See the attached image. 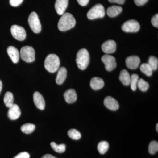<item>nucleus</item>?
Instances as JSON below:
<instances>
[{
	"instance_id": "ddd939ff",
	"label": "nucleus",
	"mask_w": 158,
	"mask_h": 158,
	"mask_svg": "<svg viewBox=\"0 0 158 158\" xmlns=\"http://www.w3.org/2000/svg\"><path fill=\"white\" fill-rule=\"evenodd\" d=\"M9 108L8 116L9 119L11 120H15L19 118L21 114V112L17 105L13 104V105Z\"/></svg>"
},
{
	"instance_id": "c9c22d12",
	"label": "nucleus",
	"mask_w": 158,
	"mask_h": 158,
	"mask_svg": "<svg viewBox=\"0 0 158 158\" xmlns=\"http://www.w3.org/2000/svg\"><path fill=\"white\" fill-rule=\"evenodd\" d=\"M79 5L83 6H85L88 5L89 0H77Z\"/></svg>"
},
{
	"instance_id": "dca6fc26",
	"label": "nucleus",
	"mask_w": 158,
	"mask_h": 158,
	"mask_svg": "<svg viewBox=\"0 0 158 158\" xmlns=\"http://www.w3.org/2000/svg\"><path fill=\"white\" fill-rule=\"evenodd\" d=\"M7 53L14 63H17L19 61L20 54L18 50L14 46H9L7 48Z\"/></svg>"
},
{
	"instance_id": "a878e982",
	"label": "nucleus",
	"mask_w": 158,
	"mask_h": 158,
	"mask_svg": "<svg viewBox=\"0 0 158 158\" xmlns=\"http://www.w3.org/2000/svg\"><path fill=\"white\" fill-rule=\"evenodd\" d=\"M140 69L142 73L147 76L150 77L152 75L153 70L148 63H144L142 64L140 66Z\"/></svg>"
},
{
	"instance_id": "aec40b11",
	"label": "nucleus",
	"mask_w": 158,
	"mask_h": 158,
	"mask_svg": "<svg viewBox=\"0 0 158 158\" xmlns=\"http://www.w3.org/2000/svg\"><path fill=\"white\" fill-rule=\"evenodd\" d=\"M119 80L125 86L130 85L131 76L127 70L123 69L120 72L119 76Z\"/></svg>"
},
{
	"instance_id": "39448f33",
	"label": "nucleus",
	"mask_w": 158,
	"mask_h": 158,
	"mask_svg": "<svg viewBox=\"0 0 158 158\" xmlns=\"http://www.w3.org/2000/svg\"><path fill=\"white\" fill-rule=\"evenodd\" d=\"M105 15V8L101 4H97L93 6L90 9L87 16L89 19H94L98 18H102Z\"/></svg>"
},
{
	"instance_id": "6ab92c4d",
	"label": "nucleus",
	"mask_w": 158,
	"mask_h": 158,
	"mask_svg": "<svg viewBox=\"0 0 158 158\" xmlns=\"http://www.w3.org/2000/svg\"><path fill=\"white\" fill-rule=\"evenodd\" d=\"M67 74V69L65 67H62L59 68L56 78V83L59 85H62L66 78Z\"/></svg>"
},
{
	"instance_id": "1a4fd4ad",
	"label": "nucleus",
	"mask_w": 158,
	"mask_h": 158,
	"mask_svg": "<svg viewBox=\"0 0 158 158\" xmlns=\"http://www.w3.org/2000/svg\"><path fill=\"white\" fill-rule=\"evenodd\" d=\"M102 61L105 65L106 70L111 71L116 67V62L115 57L109 55H105L102 58Z\"/></svg>"
},
{
	"instance_id": "ea45409f",
	"label": "nucleus",
	"mask_w": 158,
	"mask_h": 158,
	"mask_svg": "<svg viewBox=\"0 0 158 158\" xmlns=\"http://www.w3.org/2000/svg\"><path fill=\"white\" fill-rule=\"evenodd\" d=\"M156 130L157 131H158V124H156Z\"/></svg>"
},
{
	"instance_id": "cd10ccee",
	"label": "nucleus",
	"mask_w": 158,
	"mask_h": 158,
	"mask_svg": "<svg viewBox=\"0 0 158 158\" xmlns=\"http://www.w3.org/2000/svg\"><path fill=\"white\" fill-rule=\"evenodd\" d=\"M139 80V76L138 74H133L131 76L130 85H131V90L133 91H135L137 88V84Z\"/></svg>"
},
{
	"instance_id": "f3484780",
	"label": "nucleus",
	"mask_w": 158,
	"mask_h": 158,
	"mask_svg": "<svg viewBox=\"0 0 158 158\" xmlns=\"http://www.w3.org/2000/svg\"><path fill=\"white\" fill-rule=\"evenodd\" d=\"M105 83L103 80L98 77H94L91 79L90 82V86L94 90H99L103 88Z\"/></svg>"
},
{
	"instance_id": "4468645a",
	"label": "nucleus",
	"mask_w": 158,
	"mask_h": 158,
	"mask_svg": "<svg viewBox=\"0 0 158 158\" xmlns=\"http://www.w3.org/2000/svg\"><path fill=\"white\" fill-rule=\"evenodd\" d=\"M104 103L106 107L112 111H116L119 108L118 102L112 97L108 96L106 97Z\"/></svg>"
},
{
	"instance_id": "20e7f679",
	"label": "nucleus",
	"mask_w": 158,
	"mask_h": 158,
	"mask_svg": "<svg viewBox=\"0 0 158 158\" xmlns=\"http://www.w3.org/2000/svg\"><path fill=\"white\" fill-rule=\"evenodd\" d=\"M21 59L26 62H34L35 59V52L32 47L26 46L22 48L20 52Z\"/></svg>"
},
{
	"instance_id": "c85d7f7f",
	"label": "nucleus",
	"mask_w": 158,
	"mask_h": 158,
	"mask_svg": "<svg viewBox=\"0 0 158 158\" xmlns=\"http://www.w3.org/2000/svg\"><path fill=\"white\" fill-rule=\"evenodd\" d=\"M137 87H138L141 91L145 92L148 90L149 85L148 83L147 82L145 81L144 80L140 79L138 80Z\"/></svg>"
},
{
	"instance_id": "7c9ffc66",
	"label": "nucleus",
	"mask_w": 158,
	"mask_h": 158,
	"mask_svg": "<svg viewBox=\"0 0 158 158\" xmlns=\"http://www.w3.org/2000/svg\"><path fill=\"white\" fill-rule=\"evenodd\" d=\"M158 151V143L156 141H152L148 146V152L151 154L154 155Z\"/></svg>"
},
{
	"instance_id": "58836bf2",
	"label": "nucleus",
	"mask_w": 158,
	"mask_h": 158,
	"mask_svg": "<svg viewBox=\"0 0 158 158\" xmlns=\"http://www.w3.org/2000/svg\"><path fill=\"white\" fill-rule=\"evenodd\" d=\"M2 81L0 80V93L2 91Z\"/></svg>"
},
{
	"instance_id": "f03ea898",
	"label": "nucleus",
	"mask_w": 158,
	"mask_h": 158,
	"mask_svg": "<svg viewBox=\"0 0 158 158\" xmlns=\"http://www.w3.org/2000/svg\"><path fill=\"white\" fill-rule=\"evenodd\" d=\"M60 66V60L56 54L48 55L44 61V67L49 72L54 73L59 69Z\"/></svg>"
},
{
	"instance_id": "c756f323",
	"label": "nucleus",
	"mask_w": 158,
	"mask_h": 158,
	"mask_svg": "<svg viewBox=\"0 0 158 158\" xmlns=\"http://www.w3.org/2000/svg\"><path fill=\"white\" fill-rule=\"evenodd\" d=\"M148 65L152 69V70H156L158 69V59L156 57L151 56L148 59Z\"/></svg>"
},
{
	"instance_id": "412c9836",
	"label": "nucleus",
	"mask_w": 158,
	"mask_h": 158,
	"mask_svg": "<svg viewBox=\"0 0 158 158\" xmlns=\"http://www.w3.org/2000/svg\"><path fill=\"white\" fill-rule=\"evenodd\" d=\"M122 10V8L120 6H113L108 8L107 13L109 17H114L120 14Z\"/></svg>"
},
{
	"instance_id": "9b49d317",
	"label": "nucleus",
	"mask_w": 158,
	"mask_h": 158,
	"mask_svg": "<svg viewBox=\"0 0 158 158\" xmlns=\"http://www.w3.org/2000/svg\"><path fill=\"white\" fill-rule=\"evenodd\" d=\"M140 59L138 56H130L126 59V64L127 68L130 69H135L139 66Z\"/></svg>"
},
{
	"instance_id": "72a5a7b5",
	"label": "nucleus",
	"mask_w": 158,
	"mask_h": 158,
	"mask_svg": "<svg viewBox=\"0 0 158 158\" xmlns=\"http://www.w3.org/2000/svg\"><path fill=\"white\" fill-rule=\"evenodd\" d=\"M152 23L153 25L156 27H158V14H156L154 16H153L152 19Z\"/></svg>"
},
{
	"instance_id": "b1692460",
	"label": "nucleus",
	"mask_w": 158,
	"mask_h": 158,
	"mask_svg": "<svg viewBox=\"0 0 158 158\" xmlns=\"http://www.w3.org/2000/svg\"><path fill=\"white\" fill-rule=\"evenodd\" d=\"M109 148V143L106 141L100 142L98 145V150L99 152L101 154H104L107 152Z\"/></svg>"
},
{
	"instance_id": "f704fd0d",
	"label": "nucleus",
	"mask_w": 158,
	"mask_h": 158,
	"mask_svg": "<svg viewBox=\"0 0 158 158\" xmlns=\"http://www.w3.org/2000/svg\"><path fill=\"white\" fill-rule=\"evenodd\" d=\"M135 4L138 6H142L147 3L148 0H134Z\"/></svg>"
},
{
	"instance_id": "2eb2a0df",
	"label": "nucleus",
	"mask_w": 158,
	"mask_h": 158,
	"mask_svg": "<svg viewBox=\"0 0 158 158\" xmlns=\"http://www.w3.org/2000/svg\"><path fill=\"white\" fill-rule=\"evenodd\" d=\"M68 5V0H56L55 9L58 14L62 15L65 13Z\"/></svg>"
},
{
	"instance_id": "6e6552de",
	"label": "nucleus",
	"mask_w": 158,
	"mask_h": 158,
	"mask_svg": "<svg viewBox=\"0 0 158 158\" xmlns=\"http://www.w3.org/2000/svg\"><path fill=\"white\" fill-rule=\"evenodd\" d=\"M140 28L139 23L134 19L127 21L122 26L123 31L127 33H135L139 31Z\"/></svg>"
},
{
	"instance_id": "bb28decb",
	"label": "nucleus",
	"mask_w": 158,
	"mask_h": 158,
	"mask_svg": "<svg viewBox=\"0 0 158 158\" xmlns=\"http://www.w3.org/2000/svg\"><path fill=\"white\" fill-rule=\"evenodd\" d=\"M68 135L69 138L74 140H78L81 138V135L77 130L72 129L68 132Z\"/></svg>"
},
{
	"instance_id": "0eeeda50",
	"label": "nucleus",
	"mask_w": 158,
	"mask_h": 158,
	"mask_svg": "<svg viewBox=\"0 0 158 158\" xmlns=\"http://www.w3.org/2000/svg\"><path fill=\"white\" fill-rule=\"evenodd\" d=\"M11 33L15 39L18 40L23 41L26 39V31L22 27L14 25L11 27Z\"/></svg>"
},
{
	"instance_id": "9d476101",
	"label": "nucleus",
	"mask_w": 158,
	"mask_h": 158,
	"mask_svg": "<svg viewBox=\"0 0 158 158\" xmlns=\"http://www.w3.org/2000/svg\"><path fill=\"white\" fill-rule=\"evenodd\" d=\"M103 52L106 54L115 52L116 49V44L114 40H109L103 44L102 46Z\"/></svg>"
},
{
	"instance_id": "f8f14e48",
	"label": "nucleus",
	"mask_w": 158,
	"mask_h": 158,
	"mask_svg": "<svg viewBox=\"0 0 158 158\" xmlns=\"http://www.w3.org/2000/svg\"><path fill=\"white\" fill-rule=\"evenodd\" d=\"M33 99L34 104L38 109L40 110H44L45 106V101L41 94L37 91L34 92Z\"/></svg>"
},
{
	"instance_id": "4c0bfd02",
	"label": "nucleus",
	"mask_w": 158,
	"mask_h": 158,
	"mask_svg": "<svg viewBox=\"0 0 158 158\" xmlns=\"http://www.w3.org/2000/svg\"><path fill=\"white\" fill-rule=\"evenodd\" d=\"M42 158H57L54 156L50 154H46L45 155L43 156Z\"/></svg>"
},
{
	"instance_id": "a211bd4d",
	"label": "nucleus",
	"mask_w": 158,
	"mask_h": 158,
	"mask_svg": "<svg viewBox=\"0 0 158 158\" xmlns=\"http://www.w3.org/2000/svg\"><path fill=\"white\" fill-rule=\"evenodd\" d=\"M65 101L68 103H73L77 101V94L75 90L70 89L66 90L64 94Z\"/></svg>"
},
{
	"instance_id": "f257e3e1",
	"label": "nucleus",
	"mask_w": 158,
	"mask_h": 158,
	"mask_svg": "<svg viewBox=\"0 0 158 158\" xmlns=\"http://www.w3.org/2000/svg\"><path fill=\"white\" fill-rule=\"evenodd\" d=\"M76 20L69 13H64L59 19L58 27L59 31H66L73 28L76 24Z\"/></svg>"
},
{
	"instance_id": "473e14b6",
	"label": "nucleus",
	"mask_w": 158,
	"mask_h": 158,
	"mask_svg": "<svg viewBox=\"0 0 158 158\" xmlns=\"http://www.w3.org/2000/svg\"><path fill=\"white\" fill-rule=\"evenodd\" d=\"M23 0H10V5L13 7H17L22 3Z\"/></svg>"
},
{
	"instance_id": "5701e85b",
	"label": "nucleus",
	"mask_w": 158,
	"mask_h": 158,
	"mask_svg": "<svg viewBox=\"0 0 158 158\" xmlns=\"http://www.w3.org/2000/svg\"><path fill=\"white\" fill-rule=\"evenodd\" d=\"M36 126L32 123H26L22 126L21 130L23 133L26 134H30L35 130Z\"/></svg>"
},
{
	"instance_id": "423d86ee",
	"label": "nucleus",
	"mask_w": 158,
	"mask_h": 158,
	"mask_svg": "<svg viewBox=\"0 0 158 158\" xmlns=\"http://www.w3.org/2000/svg\"><path fill=\"white\" fill-rule=\"evenodd\" d=\"M28 21L30 27L34 33L38 34L41 31V24L37 13L34 11L31 12L29 15Z\"/></svg>"
},
{
	"instance_id": "7ed1b4c3",
	"label": "nucleus",
	"mask_w": 158,
	"mask_h": 158,
	"mask_svg": "<svg viewBox=\"0 0 158 158\" xmlns=\"http://www.w3.org/2000/svg\"><path fill=\"white\" fill-rule=\"evenodd\" d=\"M90 62V56L86 49L80 50L77 55L76 62L78 67L81 70H85L88 67Z\"/></svg>"
},
{
	"instance_id": "e433bc0d",
	"label": "nucleus",
	"mask_w": 158,
	"mask_h": 158,
	"mask_svg": "<svg viewBox=\"0 0 158 158\" xmlns=\"http://www.w3.org/2000/svg\"><path fill=\"white\" fill-rule=\"evenodd\" d=\"M110 3H116L117 4L122 5L124 4L125 0H108Z\"/></svg>"
},
{
	"instance_id": "4be33fe9",
	"label": "nucleus",
	"mask_w": 158,
	"mask_h": 158,
	"mask_svg": "<svg viewBox=\"0 0 158 158\" xmlns=\"http://www.w3.org/2000/svg\"><path fill=\"white\" fill-rule=\"evenodd\" d=\"M4 103L7 107L10 108L14 104V97L12 93L9 91L6 92L4 98Z\"/></svg>"
},
{
	"instance_id": "393cba45",
	"label": "nucleus",
	"mask_w": 158,
	"mask_h": 158,
	"mask_svg": "<svg viewBox=\"0 0 158 158\" xmlns=\"http://www.w3.org/2000/svg\"><path fill=\"white\" fill-rule=\"evenodd\" d=\"M50 145L53 149L56 152L62 153L65 152L66 146L65 144H62L58 145L55 142H51Z\"/></svg>"
},
{
	"instance_id": "2f4dec72",
	"label": "nucleus",
	"mask_w": 158,
	"mask_h": 158,
	"mask_svg": "<svg viewBox=\"0 0 158 158\" xmlns=\"http://www.w3.org/2000/svg\"><path fill=\"white\" fill-rule=\"evenodd\" d=\"M30 157L28 153L24 152L19 153L13 158H30Z\"/></svg>"
}]
</instances>
